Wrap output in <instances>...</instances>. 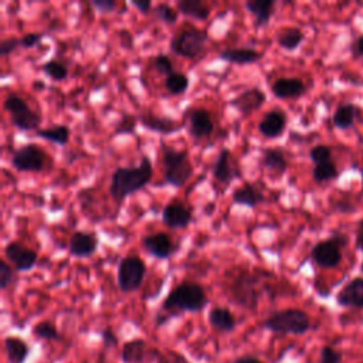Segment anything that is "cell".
<instances>
[{
  "instance_id": "1",
  "label": "cell",
  "mask_w": 363,
  "mask_h": 363,
  "mask_svg": "<svg viewBox=\"0 0 363 363\" xmlns=\"http://www.w3.org/2000/svg\"><path fill=\"white\" fill-rule=\"evenodd\" d=\"M208 305L206 289L193 281L177 284L163 299L160 309L155 316V325L163 326L167 320L182 313H199Z\"/></svg>"
},
{
  "instance_id": "28",
  "label": "cell",
  "mask_w": 363,
  "mask_h": 363,
  "mask_svg": "<svg viewBox=\"0 0 363 363\" xmlns=\"http://www.w3.org/2000/svg\"><path fill=\"white\" fill-rule=\"evenodd\" d=\"M231 199H233L234 204L245 206L250 208H255L258 204H261L264 201L262 193L252 183H248V182H245L241 186H238L237 189H234Z\"/></svg>"
},
{
  "instance_id": "14",
  "label": "cell",
  "mask_w": 363,
  "mask_h": 363,
  "mask_svg": "<svg viewBox=\"0 0 363 363\" xmlns=\"http://www.w3.org/2000/svg\"><path fill=\"white\" fill-rule=\"evenodd\" d=\"M267 102V94L258 86H250L230 99V105L238 111L241 118H248Z\"/></svg>"
},
{
  "instance_id": "22",
  "label": "cell",
  "mask_w": 363,
  "mask_h": 363,
  "mask_svg": "<svg viewBox=\"0 0 363 363\" xmlns=\"http://www.w3.org/2000/svg\"><path fill=\"white\" fill-rule=\"evenodd\" d=\"M152 346L142 337H133L123 343L121 350L122 363H146L150 362Z\"/></svg>"
},
{
  "instance_id": "34",
  "label": "cell",
  "mask_w": 363,
  "mask_h": 363,
  "mask_svg": "<svg viewBox=\"0 0 363 363\" xmlns=\"http://www.w3.org/2000/svg\"><path fill=\"white\" fill-rule=\"evenodd\" d=\"M31 333H33L34 337H37L40 340H47V342L61 340V333L58 332L57 326L51 320H40V322H37L33 326Z\"/></svg>"
},
{
  "instance_id": "21",
  "label": "cell",
  "mask_w": 363,
  "mask_h": 363,
  "mask_svg": "<svg viewBox=\"0 0 363 363\" xmlns=\"http://www.w3.org/2000/svg\"><path fill=\"white\" fill-rule=\"evenodd\" d=\"M271 92L278 99H296L306 94V85L298 77H279L272 82Z\"/></svg>"
},
{
  "instance_id": "38",
  "label": "cell",
  "mask_w": 363,
  "mask_h": 363,
  "mask_svg": "<svg viewBox=\"0 0 363 363\" xmlns=\"http://www.w3.org/2000/svg\"><path fill=\"white\" fill-rule=\"evenodd\" d=\"M150 363H190L184 354L177 352H162L156 347H152Z\"/></svg>"
},
{
  "instance_id": "16",
  "label": "cell",
  "mask_w": 363,
  "mask_h": 363,
  "mask_svg": "<svg viewBox=\"0 0 363 363\" xmlns=\"http://www.w3.org/2000/svg\"><path fill=\"white\" fill-rule=\"evenodd\" d=\"M193 221V210L180 200L169 201L162 210V223L170 230L187 228Z\"/></svg>"
},
{
  "instance_id": "20",
  "label": "cell",
  "mask_w": 363,
  "mask_h": 363,
  "mask_svg": "<svg viewBox=\"0 0 363 363\" xmlns=\"http://www.w3.org/2000/svg\"><path fill=\"white\" fill-rule=\"evenodd\" d=\"M286 123H288L286 113L281 109H272L264 113V116L257 125V129L264 138L277 139L285 132Z\"/></svg>"
},
{
  "instance_id": "48",
  "label": "cell",
  "mask_w": 363,
  "mask_h": 363,
  "mask_svg": "<svg viewBox=\"0 0 363 363\" xmlns=\"http://www.w3.org/2000/svg\"><path fill=\"white\" fill-rule=\"evenodd\" d=\"M130 6H133L138 11H140L142 14H147L153 10V6L150 0H132Z\"/></svg>"
},
{
  "instance_id": "19",
  "label": "cell",
  "mask_w": 363,
  "mask_h": 363,
  "mask_svg": "<svg viewBox=\"0 0 363 363\" xmlns=\"http://www.w3.org/2000/svg\"><path fill=\"white\" fill-rule=\"evenodd\" d=\"M336 303L342 308L363 311V277L347 281L336 294Z\"/></svg>"
},
{
  "instance_id": "9",
  "label": "cell",
  "mask_w": 363,
  "mask_h": 363,
  "mask_svg": "<svg viewBox=\"0 0 363 363\" xmlns=\"http://www.w3.org/2000/svg\"><path fill=\"white\" fill-rule=\"evenodd\" d=\"M349 244V237L342 233H333L329 238L318 241L311 248V259L315 265L332 269L342 262V248Z\"/></svg>"
},
{
  "instance_id": "41",
  "label": "cell",
  "mask_w": 363,
  "mask_h": 363,
  "mask_svg": "<svg viewBox=\"0 0 363 363\" xmlns=\"http://www.w3.org/2000/svg\"><path fill=\"white\" fill-rule=\"evenodd\" d=\"M152 65H153V68L156 69V72H159L160 75H164V78L174 72L173 61L170 60V57H169L167 54H163V52L156 54V55L153 57Z\"/></svg>"
},
{
  "instance_id": "35",
  "label": "cell",
  "mask_w": 363,
  "mask_h": 363,
  "mask_svg": "<svg viewBox=\"0 0 363 363\" xmlns=\"http://www.w3.org/2000/svg\"><path fill=\"white\" fill-rule=\"evenodd\" d=\"M339 176V169L333 160H328L319 164H313L312 170V179L316 183H325L335 180Z\"/></svg>"
},
{
  "instance_id": "6",
  "label": "cell",
  "mask_w": 363,
  "mask_h": 363,
  "mask_svg": "<svg viewBox=\"0 0 363 363\" xmlns=\"http://www.w3.org/2000/svg\"><path fill=\"white\" fill-rule=\"evenodd\" d=\"M207 40V31L193 26H186L173 34L169 43V48L174 55L193 60L204 52Z\"/></svg>"
},
{
  "instance_id": "18",
  "label": "cell",
  "mask_w": 363,
  "mask_h": 363,
  "mask_svg": "<svg viewBox=\"0 0 363 363\" xmlns=\"http://www.w3.org/2000/svg\"><path fill=\"white\" fill-rule=\"evenodd\" d=\"M138 121L145 129L159 135H172L183 128V122L176 121L170 116H157L152 111L140 112L138 115Z\"/></svg>"
},
{
  "instance_id": "29",
  "label": "cell",
  "mask_w": 363,
  "mask_h": 363,
  "mask_svg": "<svg viewBox=\"0 0 363 363\" xmlns=\"http://www.w3.org/2000/svg\"><path fill=\"white\" fill-rule=\"evenodd\" d=\"M176 7L180 14L197 21H206L211 13L210 6L203 0H179Z\"/></svg>"
},
{
  "instance_id": "31",
  "label": "cell",
  "mask_w": 363,
  "mask_h": 363,
  "mask_svg": "<svg viewBox=\"0 0 363 363\" xmlns=\"http://www.w3.org/2000/svg\"><path fill=\"white\" fill-rule=\"evenodd\" d=\"M305 34L298 27H286L277 34V44L285 51H295L303 43Z\"/></svg>"
},
{
  "instance_id": "50",
  "label": "cell",
  "mask_w": 363,
  "mask_h": 363,
  "mask_svg": "<svg viewBox=\"0 0 363 363\" xmlns=\"http://www.w3.org/2000/svg\"><path fill=\"white\" fill-rule=\"evenodd\" d=\"M233 363H265V362L258 359L254 354H240V356L234 357Z\"/></svg>"
},
{
  "instance_id": "47",
  "label": "cell",
  "mask_w": 363,
  "mask_h": 363,
  "mask_svg": "<svg viewBox=\"0 0 363 363\" xmlns=\"http://www.w3.org/2000/svg\"><path fill=\"white\" fill-rule=\"evenodd\" d=\"M98 13L102 14H108V13H113L116 9V3L113 0H91L89 3Z\"/></svg>"
},
{
  "instance_id": "27",
  "label": "cell",
  "mask_w": 363,
  "mask_h": 363,
  "mask_svg": "<svg viewBox=\"0 0 363 363\" xmlns=\"http://www.w3.org/2000/svg\"><path fill=\"white\" fill-rule=\"evenodd\" d=\"M247 11L254 17V26L257 28L265 27L274 16L275 1L274 0H248L245 1Z\"/></svg>"
},
{
  "instance_id": "40",
  "label": "cell",
  "mask_w": 363,
  "mask_h": 363,
  "mask_svg": "<svg viewBox=\"0 0 363 363\" xmlns=\"http://www.w3.org/2000/svg\"><path fill=\"white\" fill-rule=\"evenodd\" d=\"M17 272L16 269L6 261H0V288L1 291H7L11 285L17 282Z\"/></svg>"
},
{
  "instance_id": "37",
  "label": "cell",
  "mask_w": 363,
  "mask_h": 363,
  "mask_svg": "<svg viewBox=\"0 0 363 363\" xmlns=\"http://www.w3.org/2000/svg\"><path fill=\"white\" fill-rule=\"evenodd\" d=\"M153 16L156 20L162 21L166 26H173L176 24L177 18H179V11H176L170 4L167 3H157L153 6L152 10Z\"/></svg>"
},
{
  "instance_id": "26",
  "label": "cell",
  "mask_w": 363,
  "mask_h": 363,
  "mask_svg": "<svg viewBox=\"0 0 363 363\" xmlns=\"http://www.w3.org/2000/svg\"><path fill=\"white\" fill-rule=\"evenodd\" d=\"M3 346H4L7 363H26L27 362V359L30 356V346L23 337L9 335L3 340Z\"/></svg>"
},
{
  "instance_id": "32",
  "label": "cell",
  "mask_w": 363,
  "mask_h": 363,
  "mask_svg": "<svg viewBox=\"0 0 363 363\" xmlns=\"http://www.w3.org/2000/svg\"><path fill=\"white\" fill-rule=\"evenodd\" d=\"M34 133L40 139L48 140V142L60 145V146H65L69 140L71 130L67 125H54L51 128H40Z\"/></svg>"
},
{
  "instance_id": "15",
  "label": "cell",
  "mask_w": 363,
  "mask_h": 363,
  "mask_svg": "<svg viewBox=\"0 0 363 363\" xmlns=\"http://www.w3.org/2000/svg\"><path fill=\"white\" fill-rule=\"evenodd\" d=\"M214 128L216 123L208 109L197 106L187 113V132L191 139L203 140L214 132Z\"/></svg>"
},
{
  "instance_id": "5",
  "label": "cell",
  "mask_w": 363,
  "mask_h": 363,
  "mask_svg": "<svg viewBox=\"0 0 363 363\" xmlns=\"http://www.w3.org/2000/svg\"><path fill=\"white\" fill-rule=\"evenodd\" d=\"M261 326L265 330L278 335H295L301 336L311 330V316L299 308H285L269 313Z\"/></svg>"
},
{
  "instance_id": "3",
  "label": "cell",
  "mask_w": 363,
  "mask_h": 363,
  "mask_svg": "<svg viewBox=\"0 0 363 363\" xmlns=\"http://www.w3.org/2000/svg\"><path fill=\"white\" fill-rule=\"evenodd\" d=\"M269 274H258L244 268H238V271L231 277L228 284H225V296L234 305L241 306L242 309L255 311L261 296V278Z\"/></svg>"
},
{
  "instance_id": "12",
  "label": "cell",
  "mask_w": 363,
  "mask_h": 363,
  "mask_svg": "<svg viewBox=\"0 0 363 363\" xmlns=\"http://www.w3.org/2000/svg\"><path fill=\"white\" fill-rule=\"evenodd\" d=\"M211 170H213L214 180L223 186H228L235 179H241L242 176L235 157L233 156L231 150L227 147L220 149Z\"/></svg>"
},
{
  "instance_id": "45",
  "label": "cell",
  "mask_w": 363,
  "mask_h": 363,
  "mask_svg": "<svg viewBox=\"0 0 363 363\" xmlns=\"http://www.w3.org/2000/svg\"><path fill=\"white\" fill-rule=\"evenodd\" d=\"M20 48V38L18 37H7L0 43V55L7 57Z\"/></svg>"
},
{
  "instance_id": "44",
  "label": "cell",
  "mask_w": 363,
  "mask_h": 363,
  "mask_svg": "<svg viewBox=\"0 0 363 363\" xmlns=\"http://www.w3.org/2000/svg\"><path fill=\"white\" fill-rule=\"evenodd\" d=\"M44 33H27L23 37H20V48L24 50H30L34 48L35 45H38L43 38H44Z\"/></svg>"
},
{
  "instance_id": "13",
  "label": "cell",
  "mask_w": 363,
  "mask_h": 363,
  "mask_svg": "<svg viewBox=\"0 0 363 363\" xmlns=\"http://www.w3.org/2000/svg\"><path fill=\"white\" fill-rule=\"evenodd\" d=\"M142 247L146 254L156 259H167L177 251V244L163 231H156L142 237Z\"/></svg>"
},
{
  "instance_id": "42",
  "label": "cell",
  "mask_w": 363,
  "mask_h": 363,
  "mask_svg": "<svg viewBox=\"0 0 363 363\" xmlns=\"http://www.w3.org/2000/svg\"><path fill=\"white\" fill-rule=\"evenodd\" d=\"M309 159L313 164H319L328 160H332V147L323 143L315 145L309 149Z\"/></svg>"
},
{
  "instance_id": "10",
  "label": "cell",
  "mask_w": 363,
  "mask_h": 363,
  "mask_svg": "<svg viewBox=\"0 0 363 363\" xmlns=\"http://www.w3.org/2000/svg\"><path fill=\"white\" fill-rule=\"evenodd\" d=\"M146 275V264L138 255H126L118 264L116 282L123 294H130L142 286Z\"/></svg>"
},
{
  "instance_id": "25",
  "label": "cell",
  "mask_w": 363,
  "mask_h": 363,
  "mask_svg": "<svg viewBox=\"0 0 363 363\" xmlns=\"http://www.w3.org/2000/svg\"><path fill=\"white\" fill-rule=\"evenodd\" d=\"M218 57L223 61H227L234 65H248V64L258 62L262 58V52L251 47H240V48H225L220 51Z\"/></svg>"
},
{
  "instance_id": "36",
  "label": "cell",
  "mask_w": 363,
  "mask_h": 363,
  "mask_svg": "<svg viewBox=\"0 0 363 363\" xmlns=\"http://www.w3.org/2000/svg\"><path fill=\"white\" fill-rule=\"evenodd\" d=\"M40 68L48 78L57 82H61L68 77V67L60 60H50L41 64Z\"/></svg>"
},
{
  "instance_id": "2",
  "label": "cell",
  "mask_w": 363,
  "mask_h": 363,
  "mask_svg": "<svg viewBox=\"0 0 363 363\" xmlns=\"http://www.w3.org/2000/svg\"><path fill=\"white\" fill-rule=\"evenodd\" d=\"M152 177L153 164L150 159L143 155L139 164L119 166L112 172L108 191L119 206L125 199L145 189L152 182Z\"/></svg>"
},
{
  "instance_id": "24",
  "label": "cell",
  "mask_w": 363,
  "mask_h": 363,
  "mask_svg": "<svg viewBox=\"0 0 363 363\" xmlns=\"http://www.w3.org/2000/svg\"><path fill=\"white\" fill-rule=\"evenodd\" d=\"M259 163L275 176H282L288 169V159L279 147H264L261 150Z\"/></svg>"
},
{
  "instance_id": "17",
  "label": "cell",
  "mask_w": 363,
  "mask_h": 363,
  "mask_svg": "<svg viewBox=\"0 0 363 363\" xmlns=\"http://www.w3.org/2000/svg\"><path fill=\"white\" fill-rule=\"evenodd\" d=\"M99 238L95 233L89 231H75L68 240V254L75 258H88L94 255L98 250Z\"/></svg>"
},
{
  "instance_id": "46",
  "label": "cell",
  "mask_w": 363,
  "mask_h": 363,
  "mask_svg": "<svg viewBox=\"0 0 363 363\" xmlns=\"http://www.w3.org/2000/svg\"><path fill=\"white\" fill-rule=\"evenodd\" d=\"M101 339H102V345L109 349V347H116L119 343L118 335L115 333V330L109 326H106L105 329L101 330Z\"/></svg>"
},
{
  "instance_id": "51",
  "label": "cell",
  "mask_w": 363,
  "mask_h": 363,
  "mask_svg": "<svg viewBox=\"0 0 363 363\" xmlns=\"http://www.w3.org/2000/svg\"><path fill=\"white\" fill-rule=\"evenodd\" d=\"M354 245H356V250H359L360 252H363V224L359 227V230H357V233H356Z\"/></svg>"
},
{
  "instance_id": "39",
  "label": "cell",
  "mask_w": 363,
  "mask_h": 363,
  "mask_svg": "<svg viewBox=\"0 0 363 363\" xmlns=\"http://www.w3.org/2000/svg\"><path fill=\"white\" fill-rule=\"evenodd\" d=\"M138 122H139L138 116L130 115V113H123L121 116V119L115 125L113 136H118V135H133Z\"/></svg>"
},
{
  "instance_id": "33",
  "label": "cell",
  "mask_w": 363,
  "mask_h": 363,
  "mask_svg": "<svg viewBox=\"0 0 363 363\" xmlns=\"http://www.w3.org/2000/svg\"><path fill=\"white\" fill-rule=\"evenodd\" d=\"M189 85H190V79L183 72L174 71L173 74H170L169 77L164 78V88L167 91V94L173 95V96L183 95L189 89Z\"/></svg>"
},
{
  "instance_id": "11",
  "label": "cell",
  "mask_w": 363,
  "mask_h": 363,
  "mask_svg": "<svg viewBox=\"0 0 363 363\" xmlns=\"http://www.w3.org/2000/svg\"><path fill=\"white\" fill-rule=\"evenodd\" d=\"M3 251L6 261L18 272H27L33 269L38 262L37 251L23 245L18 241H9Z\"/></svg>"
},
{
  "instance_id": "8",
  "label": "cell",
  "mask_w": 363,
  "mask_h": 363,
  "mask_svg": "<svg viewBox=\"0 0 363 363\" xmlns=\"http://www.w3.org/2000/svg\"><path fill=\"white\" fill-rule=\"evenodd\" d=\"M10 164L23 173H40L51 166V156L37 143H24L13 150Z\"/></svg>"
},
{
  "instance_id": "43",
  "label": "cell",
  "mask_w": 363,
  "mask_h": 363,
  "mask_svg": "<svg viewBox=\"0 0 363 363\" xmlns=\"http://www.w3.org/2000/svg\"><path fill=\"white\" fill-rule=\"evenodd\" d=\"M343 354L332 345H323L319 350L318 363H342Z\"/></svg>"
},
{
  "instance_id": "4",
  "label": "cell",
  "mask_w": 363,
  "mask_h": 363,
  "mask_svg": "<svg viewBox=\"0 0 363 363\" xmlns=\"http://www.w3.org/2000/svg\"><path fill=\"white\" fill-rule=\"evenodd\" d=\"M160 166L166 184L180 189L193 174V164L187 150L174 149L160 140Z\"/></svg>"
},
{
  "instance_id": "30",
  "label": "cell",
  "mask_w": 363,
  "mask_h": 363,
  "mask_svg": "<svg viewBox=\"0 0 363 363\" xmlns=\"http://www.w3.org/2000/svg\"><path fill=\"white\" fill-rule=\"evenodd\" d=\"M357 111H359V108L352 102L340 104L332 115V123L337 129H342V130L349 129L353 126V123L356 121Z\"/></svg>"
},
{
  "instance_id": "23",
  "label": "cell",
  "mask_w": 363,
  "mask_h": 363,
  "mask_svg": "<svg viewBox=\"0 0 363 363\" xmlns=\"http://www.w3.org/2000/svg\"><path fill=\"white\" fill-rule=\"evenodd\" d=\"M208 325L217 333H230L237 328V319L225 306H213L207 315Z\"/></svg>"
},
{
  "instance_id": "7",
  "label": "cell",
  "mask_w": 363,
  "mask_h": 363,
  "mask_svg": "<svg viewBox=\"0 0 363 363\" xmlns=\"http://www.w3.org/2000/svg\"><path fill=\"white\" fill-rule=\"evenodd\" d=\"M3 109L9 113L10 122L18 130H37L40 129L41 116L35 112L24 98L14 92H9L3 101Z\"/></svg>"
},
{
  "instance_id": "49",
  "label": "cell",
  "mask_w": 363,
  "mask_h": 363,
  "mask_svg": "<svg viewBox=\"0 0 363 363\" xmlns=\"http://www.w3.org/2000/svg\"><path fill=\"white\" fill-rule=\"evenodd\" d=\"M350 51L354 57H362L363 58V34L354 38V41L350 44Z\"/></svg>"
}]
</instances>
